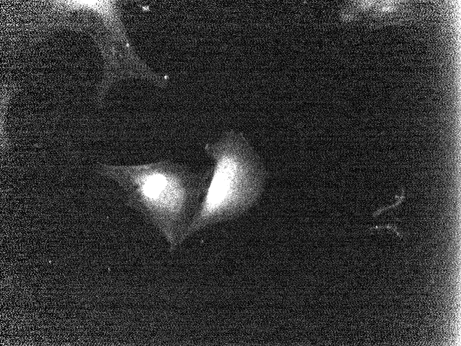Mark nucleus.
<instances>
[{"instance_id": "obj_3", "label": "nucleus", "mask_w": 461, "mask_h": 346, "mask_svg": "<svg viewBox=\"0 0 461 346\" xmlns=\"http://www.w3.org/2000/svg\"><path fill=\"white\" fill-rule=\"evenodd\" d=\"M404 198V189H402V195L400 197V200H399L398 201H397V202H396L393 205H392V206H389V207H384V208H381V209H380L377 211H376V212L373 214V216H376V215H377L380 214L382 211L386 210V209H389V208H392V207L396 206L397 205H398V204L403 200Z\"/></svg>"}, {"instance_id": "obj_1", "label": "nucleus", "mask_w": 461, "mask_h": 346, "mask_svg": "<svg viewBox=\"0 0 461 346\" xmlns=\"http://www.w3.org/2000/svg\"><path fill=\"white\" fill-rule=\"evenodd\" d=\"M99 172L139 202L175 250L187 238L210 173H193L170 161L131 166L101 164Z\"/></svg>"}, {"instance_id": "obj_2", "label": "nucleus", "mask_w": 461, "mask_h": 346, "mask_svg": "<svg viewBox=\"0 0 461 346\" xmlns=\"http://www.w3.org/2000/svg\"><path fill=\"white\" fill-rule=\"evenodd\" d=\"M205 151L215 166L188 238L248 211L259 198L265 177L257 156L242 133L230 131L217 142L207 144Z\"/></svg>"}]
</instances>
